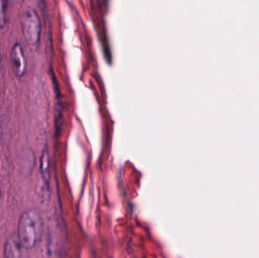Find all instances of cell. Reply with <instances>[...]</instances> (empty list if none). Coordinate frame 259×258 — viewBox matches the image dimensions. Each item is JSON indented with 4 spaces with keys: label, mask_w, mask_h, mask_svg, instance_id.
I'll use <instances>...</instances> for the list:
<instances>
[{
    "label": "cell",
    "mask_w": 259,
    "mask_h": 258,
    "mask_svg": "<svg viewBox=\"0 0 259 258\" xmlns=\"http://www.w3.org/2000/svg\"><path fill=\"white\" fill-rule=\"evenodd\" d=\"M21 31L24 39L30 45H36L40 39L41 22L37 12L31 7H26L20 15Z\"/></svg>",
    "instance_id": "2"
},
{
    "label": "cell",
    "mask_w": 259,
    "mask_h": 258,
    "mask_svg": "<svg viewBox=\"0 0 259 258\" xmlns=\"http://www.w3.org/2000/svg\"><path fill=\"white\" fill-rule=\"evenodd\" d=\"M26 249L18 239V235H11L5 242V258H24Z\"/></svg>",
    "instance_id": "4"
},
{
    "label": "cell",
    "mask_w": 259,
    "mask_h": 258,
    "mask_svg": "<svg viewBox=\"0 0 259 258\" xmlns=\"http://www.w3.org/2000/svg\"><path fill=\"white\" fill-rule=\"evenodd\" d=\"M3 195H4V192H3V188L2 185L0 184V205L3 203Z\"/></svg>",
    "instance_id": "8"
},
{
    "label": "cell",
    "mask_w": 259,
    "mask_h": 258,
    "mask_svg": "<svg viewBox=\"0 0 259 258\" xmlns=\"http://www.w3.org/2000/svg\"><path fill=\"white\" fill-rule=\"evenodd\" d=\"M33 154L31 151H24L22 156L20 158L19 168L20 171L24 174H29L33 169Z\"/></svg>",
    "instance_id": "5"
},
{
    "label": "cell",
    "mask_w": 259,
    "mask_h": 258,
    "mask_svg": "<svg viewBox=\"0 0 259 258\" xmlns=\"http://www.w3.org/2000/svg\"><path fill=\"white\" fill-rule=\"evenodd\" d=\"M42 223L40 216L34 209H29L21 215L18 221V239L26 250L36 246L41 236Z\"/></svg>",
    "instance_id": "1"
},
{
    "label": "cell",
    "mask_w": 259,
    "mask_h": 258,
    "mask_svg": "<svg viewBox=\"0 0 259 258\" xmlns=\"http://www.w3.org/2000/svg\"><path fill=\"white\" fill-rule=\"evenodd\" d=\"M49 171H50V154L47 146L42 150L40 159V171L44 180L47 181L49 177Z\"/></svg>",
    "instance_id": "6"
},
{
    "label": "cell",
    "mask_w": 259,
    "mask_h": 258,
    "mask_svg": "<svg viewBox=\"0 0 259 258\" xmlns=\"http://www.w3.org/2000/svg\"><path fill=\"white\" fill-rule=\"evenodd\" d=\"M9 2L0 0V28H4L7 24V12Z\"/></svg>",
    "instance_id": "7"
},
{
    "label": "cell",
    "mask_w": 259,
    "mask_h": 258,
    "mask_svg": "<svg viewBox=\"0 0 259 258\" xmlns=\"http://www.w3.org/2000/svg\"><path fill=\"white\" fill-rule=\"evenodd\" d=\"M10 61L12 71L15 75L18 77H23L27 70V62L22 46L18 42H16L12 46L10 53Z\"/></svg>",
    "instance_id": "3"
}]
</instances>
